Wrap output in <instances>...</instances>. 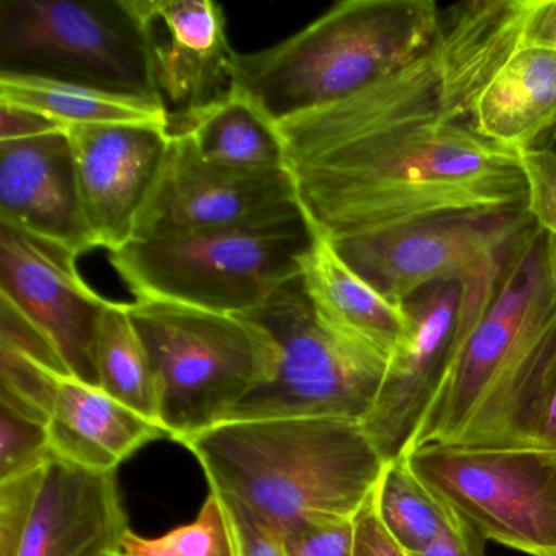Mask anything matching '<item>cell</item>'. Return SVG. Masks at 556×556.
I'll return each instance as SVG.
<instances>
[{
    "label": "cell",
    "instance_id": "1",
    "mask_svg": "<svg viewBox=\"0 0 556 556\" xmlns=\"http://www.w3.org/2000/svg\"><path fill=\"white\" fill-rule=\"evenodd\" d=\"M275 128L299 206L324 239L526 211L517 151L488 141L448 105L435 47L406 70Z\"/></svg>",
    "mask_w": 556,
    "mask_h": 556
},
{
    "label": "cell",
    "instance_id": "2",
    "mask_svg": "<svg viewBox=\"0 0 556 556\" xmlns=\"http://www.w3.org/2000/svg\"><path fill=\"white\" fill-rule=\"evenodd\" d=\"M555 346L556 240L532 223L500 265L464 282L460 341L409 451L527 448Z\"/></svg>",
    "mask_w": 556,
    "mask_h": 556
},
{
    "label": "cell",
    "instance_id": "3",
    "mask_svg": "<svg viewBox=\"0 0 556 556\" xmlns=\"http://www.w3.org/2000/svg\"><path fill=\"white\" fill-rule=\"evenodd\" d=\"M180 444L211 491L276 540L304 523L354 519L387 465L363 426L346 419L223 422Z\"/></svg>",
    "mask_w": 556,
    "mask_h": 556
},
{
    "label": "cell",
    "instance_id": "4",
    "mask_svg": "<svg viewBox=\"0 0 556 556\" xmlns=\"http://www.w3.org/2000/svg\"><path fill=\"white\" fill-rule=\"evenodd\" d=\"M441 31L432 0H343L275 47L236 53L230 89L276 126L406 70Z\"/></svg>",
    "mask_w": 556,
    "mask_h": 556
},
{
    "label": "cell",
    "instance_id": "5",
    "mask_svg": "<svg viewBox=\"0 0 556 556\" xmlns=\"http://www.w3.org/2000/svg\"><path fill=\"white\" fill-rule=\"evenodd\" d=\"M317 237L295 203L239 226L131 240L110 263L136 299L249 315L301 278Z\"/></svg>",
    "mask_w": 556,
    "mask_h": 556
},
{
    "label": "cell",
    "instance_id": "6",
    "mask_svg": "<svg viewBox=\"0 0 556 556\" xmlns=\"http://www.w3.org/2000/svg\"><path fill=\"white\" fill-rule=\"evenodd\" d=\"M129 314L154 367L161 426L174 441L226 421L275 376L278 344L252 318L151 299H136Z\"/></svg>",
    "mask_w": 556,
    "mask_h": 556
},
{
    "label": "cell",
    "instance_id": "7",
    "mask_svg": "<svg viewBox=\"0 0 556 556\" xmlns=\"http://www.w3.org/2000/svg\"><path fill=\"white\" fill-rule=\"evenodd\" d=\"M507 0L445 14L435 54L445 100L478 135L520 151L556 126V50L514 47Z\"/></svg>",
    "mask_w": 556,
    "mask_h": 556
},
{
    "label": "cell",
    "instance_id": "8",
    "mask_svg": "<svg viewBox=\"0 0 556 556\" xmlns=\"http://www.w3.org/2000/svg\"><path fill=\"white\" fill-rule=\"evenodd\" d=\"M243 317L271 334L278 344V366L273 379L250 393L224 422L333 418L361 425L366 419L389 357L327 330L315 317L301 278Z\"/></svg>",
    "mask_w": 556,
    "mask_h": 556
},
{
    "label": "cell",
    "instance_id": "9",
    "mask_svg": "<svg viewBox=\"0 0 556 556\" xmlns=\"http://www.w3.org/2000/svg\"><path fill=\"white\" fill-rule=\"evenodd\" d=\"M0 73L159 97L131 0H2Z\"/></svg>",
    "mask_w": 556,
    "mask_h": 556
},
{
    "label": "cell",
    "instance_id": "10",
    "mask_svg": "<svg viewBox=\"0 0 556 556\" xmlns=\"http://www.w3.org/2000/svg\"><path fill=\"white\" fill-rule=\"evenodd\" d=\"M412 470L486 540L556 556V460L527 448L441 444L406 452Z\"/></svg>",
    "mask_w": 556,
    "mask_h": 556
},
{
    "label": "cell",
    "instance_id": "11",
    "mask_svg": "<svg viewBox=\"0 0 556 556\" xmlns=\"http://www.w3.org/2000/svg\"><path fill=\"white\" fill-rule=\"evenodd\" d=\"M126 530L116 471L53 455L0 483V556H115Z\"/></svg>",
    "mask_w": 556,
    "mask_h": 556
},
{
    "label": "cell",
    "instance_id": "12",
    "mask_svg": "<svg viewBox=\"0 0 556 556\" xmlns=\"http://www.w3.org/2000/svg\"><path fill=\"white\" fill-rule=\"evenodd\" d=\"M530 224L526 211L468 214L330 242L377 291L405 304L431 286L480 278L503 262Z\"/></svg>",
    "mask_w": 556,
    "mask_h": 556
},
{
    "label": "cell",
    "instance_id": "13",
    "mask_svg": "<svg viewBox=\"0 0 556 556\" xmlns=\"http://www.w3.org/2000/svg\"><path fill=\"white\" fill-rule=\"evenodd\" d=\"M77 258L58 243L0 224V302L40 334L67 374L99 386L97 334L112 301L84 281Z\"/></svg>",
    "mask_w": 556,
    "mask_h": 556
},
{
    "label": "cell",
    "instance_id": "14",
    "mask_svg": "<svg viewBox=\"0 0 556 556\" xmlns=\"http://www.w3.org/2000/svg\"><path fill=\"white\" fill-rule=\"evenodd\" d=\"M168 135L164 165L136 220L132 240L239 226L298 203L289 170H242L211 164L187 135Z\"/></svg>",
    "mask_w": 556,
    "mask_h": 556
},
{
    "label": "cell",
    "instance_id": "15",
    "mask_svg": "<svg viewBox=\"0 0 556 556\" xmlns=\"http://www.w3.org/2000/svg\"><path fill=\"white\" fill-rule=\"evenodd\" d=\"M464 282L422 289L405 302L412 327L387 364L386 377L361 426L383 460L402 457L438 396L462 331Z\"/></svg>",
    "mask_w": 556,
    "mask_h": 556
},
{
    "label": "cell",
    "instance_id": "16",
    "mask_svg": "<svg viewBox=\"0 0 556 556\" xmlns=\"http://www.w3.org/2000/svg\"><path fill=\"white\" fill-rule=\"evenodd\" d=\"M87 227L97 249L131 242L136 220L164 165L168 129L142 125H70Z\"/></svg>",
    "mask_w": 556,
    "mask_h": 556
},
{
    "label": "cell",
    "instance_id": "17",
    "mask_svg": "<svg viewBox=\"0 0 556 556\" xmlns=\"http://www.w3.org/2000/svg\"><path fill=\"white\" fill-rule=\"evenodd\" d=\"M148 37L155 90L168 115L197 112L230 92L236 51L214 0H131Z\"/></svg>",
    "mask_w": 556,
    "mask_h": 556
},
{
    "label": "cell",
    "instance_id": "18",
    "mask_svg": "<svg viewBox=\"0 0 556 556\" xmlns=\"http://www.w3.org/2000/svg\"><path fill=\"white\" fill-rule=\"evenodd\" d=\"M0 224L79 256L97 249L84 217L66 129L0 141Z\"/></svg>",
    "mask_w": 556,
    "mask_h": 556
},
{
    "label": "cell",
    "instance_id": "19",
    "mask_svg": "<svg viewBox=\"0 0 556 556\" xmlns=\"http://www.w3.org/2000/svg\"><path fill=\"white\" fill-rule=\"evenodd\" d=\"M51 454L92 471H116L149 442L168 438L157 422L119 403L102 387L48 367Z\"/></svg>",
    "mask_w": 556,
    "mask_h": 556
},
{
    "label": "cell",
    "instance_id": "20",
    "mask_svg": "<svg viewBox=\"0 0 556 556\" xmlns=\"http://www.w3.org/2000/svg\"><path fill=\"white\" fill-rule=\"evenodd\" d=\"M301 281L315 317L337 337L389 359L405 341L412 327L406 305L390 301L357 275L330 240L317 237Z\"/></svg>",
    "mask_w": 556,
    "mask_h": 556
},
{
    "label": "cell",
    "instance_id": "21",
    "mask_svg": "<svg viewBox=\"0 0 556 556\" xmlns=\"http://www.w3.org/2000/svg\"><path fill=\"white\" fill-rule=\"evenodd\" d=\"M0 103L34 110L63 125H142L168 129L159 97L102 89L38 74L0 73Z\"/></svg>",
    "mask_w": 556,
    "mask_h": 556
},
{
    "label": "cell",
    "instance_id": "22",
    "mask_svg": "<svg viewBox=\"0 0 556 556\" xmlns=\"http://www.w3.org/2000/svg\"><path fill=\"white\" fill-rule=\"evenodd\" d=\"M168 132L187 135L211 164L242 170H288L275 126L233 89L197 112L170 116Z\"/></svg>",
    "mask_w": 556,
    "mask_h": 556
},
{
    "label": "cell",
    "instance_id": "23",
    "mask_svg": "<svg viewBox=\"0 0 556 556\" xmlns=\"http://www.w3.org/2000/svg\"><path fill=\"white\" fill-rule=\"evenodd\" d=\"M99 387L161 425V396L148 348L132 324L128 302H115L100 321L96 344Z\"/></svg>",
    "mask_w": 556,
    "mask_h": 556
},
{
    "label": "cell",
    "instance_id": "24",
    "mask_svg": "<svg viewBox=\"0 0 556 556\" xmlns=\"http://www.w3.org/2000/svg\"><path fill=\"white\" fill-rule=\"evenodd\" d=\"M377 516L406 549L422 552L457 514L412 470L406 455L387 462L374 491Z\"/></svg>",
    "mask_w": 556,
    "mask_h": 556
},
{
    "label": "cell",
    "instance_id": "25",
    "mask_svg": "<svg viewBox=\"0 0 556 556\" xmlns=\"http://www.w3.org/2000/svg\"><path fill=\"white\" fill-rule=\"evenodd\" d=\"M115 556H245L229 504L211 491L193 522L157 539L126 530Z\"/></svg>",
    "mask_w": 556,
    "mask_h": 556
},
{
    "label": "cell",
    "instance_id": "26",
    "mask_svg": "<svg viewBox=\"0 0 556 556\" xmlns=\"http://www.w3.org/2000/svg\"><path fill=\"white\" fill-rule=\"evenodd\" d=\"M51 457L48 422L0 402V483L31 473Z\"/></svg>",
    "mask_w": 556,
    "mask_h": 556
},
{
    "label": "cell",
    "instance_id": "27",
    "mask_svg": "<svg viewBox=\"0 0 556 556\" xmlns=\"http://www.w3.org/2000/svg\"><path fill=\"white\" fill-rule=\"evenodd\" d=\"M526 180V213L546 236L556 240V152L545 146L520 149Z\"/></svg>",
    "mask_w": 556,
    "mask_h": 556
},
{
    "label": "cell",
    "instance_id": "28",
    "mask_svg": "<svg viewBox=\"0 0 556 556\" xmlns=\"http://www.w3.org/2000/svg\"><path fill=\"white\" fill-rule=\"evenodd\" d=\"M278 543L285 556H354V519L304 523Z\"/></svg>",
    "mask_w": 556,
    "mask_h": 556
},
{
    "label": "cell",
    "instance_id": "29",
    "mask_svg": "<svg viewBox=\"0 0 556 556\" xmlns=\"http://www.w3.org/2000/svg\"><path fill=\"white\" fill-rule=\"evenodd\" d=\"M514 47L556 50V0H513Z\"/></svg>",
    "mask_w": 556,
    "mask_h": 556
},
{
    "label": "cell",
    "instance_id": "30",
    "mask_svg": "<svg viewBox=\"0 0 556 556\" xmlns=\"http://www.w3.org/2000/svg\"><path fill=\"white\" fill-rule=\"evenodd\" d=\"M526 445L556 460V346L530 413Z\"/></svg>",
    "mask_w": 556,
    "mask_h": 556
},
{
    "label": "cell",
    "instance_id": "31",
    "mask_svg": "<svg viewBox=\"0 0 556 556\" xmlns=\"http://www.w3.org/2000/svg\"><path fill=\"white\" fill-rule=\"evenodd\" d=\"M354 556H412L380 522L374 494L354 517Z\"/></svg>",
    "mask_w": 556,
    "mask_h": 556
},
{
    "label": "cell",
    "instance_id": "32",
    "mask_svg": "<svg viewBox=\"0 0 556 556\" xmlns=\"http://www.w3.org/2000/svg\"><path fill=\"white\" fill-rule=\"evenodd\" d=\"M484 542L486 539L457 514L454 522L448 523L422 552L412 556H486Z\"/></svg>",
    "mask_w": 556,
    "mask_h": 556
},
{
    "label": "cell",
    "instance_id": "33",
    "mask_svg": "<svg viewBox=\"0 0 556 556\" xmlns=\"http://www.w3.org/2000/svg\"><path fill=\"white\" fill-rule=\"evenodd\" d=\"M66 128L63 123L48 118L34 110L0 103V141L35 138Z\"/></svg>",
    "mask_w": 556,
    "mask_h": 556
},
{
    "label": "cell",
    "instance_id": "34",
    "mask_svg": "<svg viewBox=\"0 0 556 556\" xmlns=\"http://www.w3.org/2000/svg\"><path fill=\"white\" fill-rule=\"evenodd\" d=\"M242 535L243 553L245 556H285L279 548L278 540L273 539L268 533L263 532L255 523L247 520L245 517L232 510Z\"/></svg>",
    "mask_w": 556,
    "mask_h": 556
},
{
    "label": "cell",
    "instance_id": "35",
    "mask_svg": "<svg viewBox=\"0 0 556 556\" xmlns=\"http://www.w3.org/2000/svg\"><path fill=\"white\" fill-rule=\"evenodd\" d=\"M536 146H545V148L556 152V126Z\"/></svg>",
    "mask_w": 556,
    "mask_h": 556
}]
</instances>
